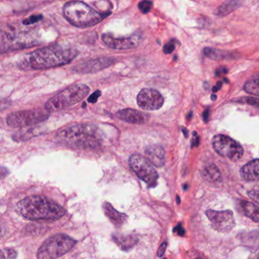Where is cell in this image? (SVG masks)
Masks as SVG:
<instances>
[{"label":"cell","mask_w":259,"mask_h":259,"mask_svg":"<svg viewBox=\"0 0 259 259\" xmlns=\"http://www.w3.org/2000/svg\"><path fill=\"white\" fill-rule=\"evenodd\" d=\"M166 246H168V244H166V242H164V244L160 245V248H159L158 251V257H162V256L164 254L165 251H166Z\"/></svg>","instance_id":"32"},{"label":"cell","mask_w":259,"mask_h":259,"mask_svg":"<svg viewBox=\"0 0 259 259\" xmlns=\"http://www.w3.org/2000/svg\"><path fill=\"white\" fill-rule=\"evenodd\" d=\"M128 164L140 180L144 181L149 187L156 186L159 176L146 158L141 155L132 154L128 159Z\"/></svg>","instance_id":"8"},{"label":"cell","mask_w":259,"mask_h":259,"mask_svg":"<svg viewBox=\"0 0 259 259\" xmlns=\"http://www.w3.org/2000/svg\"><path fill=\"white\" fill-rule=\"evenodd\" d=\"M244 102V103L247 104L252 105V106H257L259 108V99L258 98H244L241 100Z\"/></svg>","instance_id":"27"},{"label":"cell","mask_w":259,"mask_h":259,"mask_svg":"<svg viewBox=\"0 0 259 259\" xmlns=\"http://www.w3.org/2000/svg\"><path fill=\"white\" fill-rule=\"evenodd\" d=\"M102 40L106 46L114 50H130L137 48L141 44L142 36L139 34L132 35L128 38H114L110 33L104 34Z\"/></svg>","instance_id":"12"},{"label":"cell","mask_w":259,"mask_h":259,"mask_svg":"<svg viewBox=\"0 0 259 259\" xmlns=\"http://www.w3.org/2000/svg\"><path fill=\"white\" fill-rule=\"evenodd\" d=\"M174 49H175V44L172 42H170L164 46V52L166 54H170L174 52Z\"/></svg>","instance_id":"29"},{"label":"cell","mask_w":259,"mask_h":259,"mask_svg":"<svg viewBox=\"0 0 259 259\" xmlns=\"http://www.w3.org/2000/svg\"><path fill=\"white\" fill-rule=\"evenodd\" d=\"M50 117L46 110H28L10 114L6 118L8 126L26 128L44 122Z\"/></svg>","instance_id":"7"},{"label":"cell","mask_w":259,"mask_h":259,"mask_svg":"<svg viewBox=\"0 0 259 259\" xmlns=\"http://www.w3.org/2000/svg\"><path fill=\"white\" fill-rule=\"evenodd\" d=\"M176 202L177 204H180V198L178 197V196H176Z\"/></svg>","instance_id":"36"},{"label":"cell","mask_w":259,"mask_h":259,"mask_svg":"<svg viewBox=\"0 0 259 259\" xmlns=\"http://www.w3.org/2000/svg\"><path fill=\"white\" fill-rule=\"evenodd\" d=\"M206 216L210 220L214 229L218 232L228 234L235 226V220L232 210H208Z\"/></svg>","instance_id":"10"},{"label":"cell","mask_w":259,"mask_h":259,"mask_svg":"<svg viewBox=\"0 0 259 259\" xmlns=\"http://www.w3.org/2000/svg\"><path fill=\"white\" fill-rule=\"evenodd\" d=\"M18 212L30 220H55L64 216L66 210L62 206L44 196H32L17 204Z\"/></svg>","instance_id":"1"},{"label":"cell","mask_w":259,"mask_h":259,"mask_svg":"<svg viewBox=\"0 0 259 259\" xmlns=\"http://www.w3.org/2000/svg\"><path fill=\"white\" fill-rule=\"evenodd\" d=\"M17 252L12 248H4L1 251V259H16Z\"/></svg>","instance_id":"24"},{"label":"cell","mask_w":259,"mask_h":259,"mask_svg":"<svg viewBox=\"0 0 259 259\" xmlns=\"http://www.w3.org/2000/svg\"><path fill=\"white\" fill-rule=\"evenodd\" d=\"M208 118V111H206V112H204V114H203V118H204L206 122H207Z\"/></svg>","instance_id":"35"},{"label":"cell","mask_w":259,"mask_h":259,"mask_svg":"<svg viewBox=\"0 0 259 259\" xmlns=\"http://www.w3.org/2000/svg\"><path fill=\"white\" fill-rule=\"evenodd\" d=\"M212 100H214L215 99H216V96H215V95H212Z\"/></svg>","instance_id":"37"},{"label":"cell","mask_w":259,"mask_h":259,"mask_svg":"<svg viewBox=\"0 0 259 259\" xmlns=\"http://www.w3.org/2000/svg\"><path fill=\"white\" fill-rule=\"evenodd\" d=\"M172 231H174V232L178 234V236H184L186 234V230H184V228H182L181 224H178L176 226H175Z\"/></svg>","instance_id":"31"},{"label":"cell","mask_w":259,"mask_h":259,"mask_svg":"<svg viewBox=\"0 0 259 259\" xmlns=\"http://www.w3.org/2000/svg\"><path fill=\"white\" fill-rule=\"evenodd\" d=\"M102 95V92L100 90H96L94 93L90 95V98H88V102L92 104H95L96 102H98V98Z\"/></svg>","instance_id":"30"},{"label":"cell","mask_w":259,"mask_h":259,"mask_svg":"<svg viewBox=\"0 0 259 259\" xmlns=\"http://www.w3.org/2000/svg\"><path fill=\"white\" fill-rule=\"evenodd\" d=\"M220 84H222V83L218 82V86H215V87L213 88L214 92H218V89L220 88V87H222V86H220Z\"/></svg>","instance_id":"34"},{"label":"cell","mask_w":259,"mask_h":259,"mask_svg":"<svg viewBox=\"0 0 259 259\" xmlns=\"http://www.w3.org/2000/svg\"><path fill=\"white\" fill-rule=\"evenodd\" d=\"M104 209L106 216L115 226H122L128 220V216L126 214L121 213L116 210L110 203L105 202L104 204Z\"/></svg>","instance_id":"16"},{"label":"cell","mask_w":259,"mask_h":259,"mask_svg":"<svg viewBox=\"0 0 259 259\" xmlns=\"http://www.w3.org/2000/svg\"><path fill=\"white\" fill-rule=\"evenodd\" d=\"M247 259H259V250H256L254 252L251 253Z\"/></svg>","instance_id":"33"},{"label":"cell","mask_w":259,"mask_h":259,"mask_svg":"<svg viewBox=\"0 0 259 259\" xmlns=\"http://www.w3.org/2000/svg\"><path fill=\"white\" fill-rule=\"evenodd\" d=\"M115 62L114 58H108V57L95 58L76 66L72 70L74 72L80 73V74L94 73L111 66L115 64Z\"/></svg>","instance_id":"13"},{"label":"cell","mask_w":259,"mask_h":259,"mask_svg":"<svg viewBox=\"0 0 259 259\" xmlns=\"http://www.w3.org/2000/svg\"><path fill=\"white\" fill-rule=\"evenodd\" d=\"M240 176L246 181H256L259 180V159L252 160L242 166Z\"/></svg>","instance_id":"17"},{"label":"cell","mask_w":259,"mask_h":259,"mask_svg":"<svg viewBox=\"0 0 259 259\" xmlns=\"http://www.w3.org/2000/svg\"><path fill=\"white\" fill-rule=\"evenodd\" d=\"M90 88L86 84H76L52 96L45 104L49 112L64 110L81 102L88 95Z\"/></svg>","instance_id":"5"},{"label":"cell","mask_w":259,"mask_h":259,"mask_svg":"<svg viewBox=\"0 0 259 259\" xmlns=\"http://www.w3.org/2000/svg\"><path fill=\"white\" fill-rule=\"evenodd\" d=\"M164 103V98L155 89H142L137 96L138 105L144 110H158L162 108Z\"/></svg>","instance_id":"11"},{"label":"cell","mask_w":259,"mask_h":259,"mask_svg":"<svg viewBox=\"0 0 259 259\" xmlns=\"http://www.w3.org/2000/svg\"><path fill=\"white\" fill-rule=\"evenodd\" d=\"M244 90L250 94L259 96V78L253 79L246 83Z\"/></svg>","instance_id":"23"},{"label":"cell","mask_w":259,"mask_h":259,"mask_svg":"<svg viewBox=\"0 0 259 259\" xmlns=\"http://www.w3.org/2000/svg\"><path fill=\"white\" fill-rule=\"evenodd\" d=\"M203 176L210 182H215L220 178V172L218 166L214 164L206 166L203 171Z\"/></svg>","instance_id":"20"},{"label":"cell","mask_w":259,"mask_h":259,"mask_svg":"<svg viewBox=\"0 0 259 259\" xmlns=\"http://www.w3.org/2000/svg\"><path fill=\"white\" fill-rule=\"evenodd\" d=\"M204 52L206 56L212 58V60H222V58L228 57V55H229L228 52L209 48H206L204 50Z\"/></svg>","instance_id":"22"},{"label":"cell","mask_w":259,"mask_h":259,"mask_svg":"<svg viewBox=\"0 0 259 259\" xmlns=\"http://www.w3.org/2000/svg\"><path fill=\"white\" fill-rule=\"evenodd\" d=\"M77 241L65 234H57L48 238L40 246L36 258L38 259H56L70 251Z\"/></svg>","instance_id":"6"},{"label":"cell","mask_w":259,"mask_h":259,"mask_svg":"<svg viewBox=\"0 0 259 259\" xmlns=\"http://www.w3.org/2000/svg\"><path fill=\"white\" fill-rule=\"evenodd\" d=\"M57 141L74 148H94L100 146L102 133L92 124H79L57 132Z\"/></svg>","instance_id":"3"},{"label":"cell","mask_w":259,"mask_h":259,"mask_svg":"<svg viewBox=\"0 0 259 259\" xmlns=\"http://www.w3.org/2000/svg\"><path fill=\"white\" fill-rule=\"evenodd\" d=\"M153 2L150 1H142L138 4V8L143 14H147L152 10Z\"/></svg>","instance_id":"25"},{"label":"cell","mask_w":259,"mask_h":259,"mask_svg":"<svg viewBox=\"0 0 259 259\" xmlns=\"http://www.w3.org/2000/svg\"><path fill=\"white\" fill-rule=\"evenodd\" d=\"M64 14L74 27L86 28L102 22L109 13L99 12L84 2L74 1L65 4Z\"/></svg>","instance_id":"4"},{"label":"cell","mask_w":259,"mask_h":259,"mask_svg":"<svg viewBox=\"0 0 259 259\" xmlns=\"http://www.w3.org/2000/svg\"><path fill=\"white\" fill-rule=\"evenodd\" d=\"M240 208L244 215L248 216L252 220L259 223V207L253 203L247 201L240 202Z\"/></svg>","instance_id":"19"},{"label":"cell","mask_w":259,"mask_h":259,"mask_svg":"<svg viewBox=\"0 0 259 259\" xmlns=\"http://www.w3.org/2000/svg\"><path fill=\"white\" fill-rule=\"evenodd\" d=\"M146 159L156 168H162L166 162V153L162 146L158 144L148 146L144 150Z\"/></svg>","instance_id":"14"},{"label":"cell","mask_w":259,"mask_h":259,"mask_svg":"<svg viewBox=\"0 0 259 259\" xmlns=\"http://www.w3.org/2000/svg\"><path fill=\"white\" fill-rule=\"evenodd\" d=\"M112 240L124 251H128L131 250L138 242L137 236L132 234L120 235V234H115L112 235Z\"/></svg>","instance_id":"18"},{"label":"cell","mask_w":259,"mask_h":259,"mask_svg":"<svg viewBox=\"0 0 259 259\" xmlns=\"http://www.w3.org/2000/svg\"><path fill=\"white\" fill-rule=\"evenodd\" d=\"M77 50L55 44L38 49L29 56V64L33 70H46L70 64L78 56Z\"/></svg>","instance_id":"2"},{"label":"cell","mask_w":259,"mask_h":259,"mask_svg":"<svg viewBox=\"0 0 259 259\" xmlns=\"http://www.w3.org/2000/svg\"><path fill=\"white\" fill-rule=\"evenodd\" d=\"M42 19H43V16L42 14H34V16H32L30 17L26 18V20H24L23 24H26V26L33 24L40 21Z\"/></svg>","instance_id":"26"},{"label":"cell","mask_w":259,"mask_h":259,"mask_svg":"<svg viewBox=\"0 0 259 259\" xmlns=\"http://www.w3.org/2000/svg\"><path fill=\"white\" fill-rule=\"evenodd\" d=\"M187 186L188 185H185V186H184V190H187V187H188Z\"/></svg>","instance_id":"38"},{"label":"cell","mask_w":259,"mask_h":259,"mask_svg":"<svg viewBox=\"0 0 259 259\" xmlns=\"http://www.w3.org/2000/svg\"><path fill=\"white\" fill-rule=\"evenodd\" d=\"M212 144L218 154L228 158L232 162L240 160L244 154V148L240 144L224 134L215 136L212 139Z\"/></svg>","instance_id":"9"},{"label":"cell","mask_w":259,"mask_h":259,"mask_svg":"<svg viewBox=\"0 0 259 259\" xmlns=\"http://www.w3.org/2000/svg\"><path fill=\"white\" fill-rule=\"evenodd\" d=\"M248 197L259 204V190H251L248 192Z\"/></svg>","instance_id":"28"},{"label":"cell","mask_w":259,"mask_h":259,"mask_svg":"<svg viewBox=\"0 0 259 259\" xmlns=\"http://www.w3.org/2000/svg\"><path fill=\"white\" fill-rule=\"evenodd\" d=\"M116 116L121 120L133 124H146L149 120V115L141 111L133 109H124L118 111Z\"/></svg>","instance_id":"15"},{"label":"cell","mask_w":259,"mask_h":259,"mask_svg":"<svg viewBox=\"0 0 259 259\" xmlns=\"http://www.w3.org/2000/svg\"><path fill=\"white\" fill-rule=\"evenodd\" d=\"M238 5H240V2H226V4L220 6L218 8L216 12V14L222 16L229 14L231 12L235 10L236 7H238ZM216 13H215V14H216Z\"/></svg>","instance_id":"21"}]
</instances>
